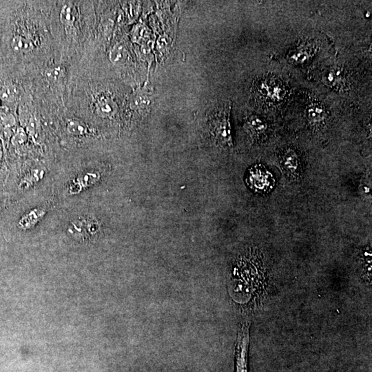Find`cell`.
Listing matches in <instances>:
<instances>
[{"label":"cell","mask_w":372,"mask_h":372,"mask_svg":"<svg viewBox=\"0 0 372 372\" xmlns=\"http://www.w3.org/2000/svg\"><path fill=\"white\" fill-rule=\"evenodd\" d=\"M232 104L227 103L208 116L206 130L208 140L222 149H232L233 142L230 123Z\"/></svg>","instance_id":"cell-1"},{"label":"cell","mask_w":372,"mask_h":372,"mask_svg":"<svg viewBox=\"0 0 372 372\" xmlns=\"http://www.w3.org/2000/svg\"><path fill=\"white\" fill-rule=\"evenodd\" d=\"M251 323L244 320L238 330L236 345V372H248L250 330Z\"/></svg>","instance_id":"cell-2"},{"label":"cell","mask_w":372,"mask_h":372,"mask_svg":"<svg viewBox=\"0 0 372 372\" xmlns=\"http://www.w3.org/2000/svg\"><path fill=\"white\" fill-rule=\"evenodd\" d=\"M272 176L267 170L260 166L254 167L250 170L248 176V184L255 190L266 191L272 183Z\"/></svg>","instance_id":"cell-3"},{"label":"cell","mask_w":372,"mask_h":372,"mask_svg":"<svg viewBox=\"0 0 372 372\" xmlns=\"http://www.w3.org/2000/svg\"><path fill=\"white\" fill-rule=\"evenodd\" d=\"M153 100L152 88L148 82L143 88L134 93L131 100V108L139 112H148Z\"/></svg>","instance_id":"cell-4"},{"label":"cell","mask_w":372,"mask_h":372,"mask_svg":"<svg viewBox=\"0 0 372 372\" xmlns=\"http://www.w3.org/2000/svg\"><path fill=\"white\" fill-rule=\"evenodd\" d=\"M283 91L284 90L281 85L275 81H265L260 83V87H259L260 95L272 101L281 100L284 94Z\"/></svg>","instance_id":"cell-5"},{"label":"cell","mask_w":372,"mask_h":372,"mask_svg":"<svg viewBox=\"0 0 372 372\" xmlns=\"http://www.w3.org/2000/svg\"><path fill=\"white\" fill-rule=\"evenodd\" d=\"M10 46L15 53L24 54L32 51L35 44L33 40L27 36L16 35L12 38Z\"/></svg>","instance_id":"cell-6"},{"label":"cell","mask_w":372,"mask_h":372,"mask_svg":"<svg viewBox=\"0 0 372 372\" xmlns=\"http://www.w3.org/2000/svg\"><path fill=\"white\" fill-rule=\"evenodd\" d=\"M307 117L311 123H320L323 122L327 117L326 109L322 104L312 103L307 107Z\"/></svg>","instance_id":"cell-7"},{"label":"cell","mask_w":372,"mask_h":372,"mask_svg":"<svg viewBox=\"0 0 372 372\" xmlns=\"http://www.w3.org/2000/svg\"><path fill=\"white\" fill-rule=\"evenodd\" d=\"M246 126L249 133L255 137H259L265 133L267 128L265 120L257 116H252L248 118Z\"/></svg>","instance_id":"cell-8"},{"label":"cell","mask_w":372,"mask_h":372,"mask_svg":"<svg viewBox=\"0 0 372 372\" xmlns=\"http://www.w3.org/2000/svg\"><path fill=\"white\" fill-rule=\"evenodd\" d=\"M312 47L308 43H302L293 51L290 60L294 63L302 64L307 62L312 57Z\"/></svg>","instance_id":"cell-9"},{"label":"cell","mask_w":372,"mask_h":372,"mask_svg":"<svg viewBox=\"0 0 372 372\" xmlns=\"http://www.w3.org/2000/svg\"><path fill=\"white\" fill-rule=\"evenodd\" d=\"M283 167L290 173H295L299 166L298 157L295 151H288L285 153L282 159Z\"/></svg>","instance_id":"cell-10"},{"label":"cell","mask_w":372,"mask_h":372,"mask_svg":"<svg viewBox=\"0 0 372 372\" xmlns=\"http://www.w3.org/2000/svg\"><path fill=\"white\" fill-rule=\"evenodd\" d=\"M76 17H77L76 10L74 5L67 3L62 7V9L61 10L60 18L64 25L69 27V26L74 24L76 20Z\"/></svg>","instance_id":"cell-11"},{"label":"cell","mask_w":372,"mask_h":372,"mask_svg":"<svg viewBox=\"0 0 372 372\" xmlns=\"http://www.w3.org/2000/svg\"><path fill=\"white\" fill-rule=\"evenodd\" d=\"M67 130L69 133L74 135H83L87 133V127L85 126L84 123L76 120L69 121Z\"/></svg>","instance_id":"cell-12"},{"label":"cell","mask_w":372,"mask_h":372,"mask_svg":"<svg viewBox=\"0 0 372 372\" xmlns=\"http://www.w3.org/2000/svg\"><path fill=\"white\" fill-rule=\"evenodd\" d=\"M95 109L97 112L102 115H108L112 111V105L107 99L102 98L97 101L95 104Z\"/></svg>","instance_id":"cell-13"},{"label":"cell","mask_w":372,"mask_h":372,"mask_svg":"<svg viewBox=\"0 0 372 372\" xmlns=\"http://www.w3.org/2000/svg\"><path fill=\"white\" fill-rule=\"evenodd\" d=\"M16 96V89L13 86L6 85L0 88V99L6 102L13 100Z\"/></svg>","instance_id":"cell-14"},{"label":"cell","mask_w":372,"mask_h":372,"mask_svg":"<svg viewBox=\"0 0 372 372\" xmlns=\"http://www.w3.org/2000/svg\"><path fill=\"white\" fill-rule=\"evenodd\" d=\"M62 75V70L60 67L52 68L47 71L46 76L50 80H57Z\"/></svg>","instance_id":"cell-15"},{"label":"cell","mask_w":372,"mask_h":372,"mask_svg":"<svg viewBox=\"0 0 372 372\" xmlns=\"http://www.w3.org/2000/svg\"><path fill=\"white\" fill-rule=\"evenodd\" d=\"M26 140H27V135L23 130L20 129L17 131L16 135L14 137L13 142L15 145H20L24 143Z\"/></svg>","instance_id":"cell-16"},{"label":"cell","mask_w":372,"mask_h":372,"mask_svg":"<svg viewBox=\"0 0 372 372\" xmlns=\"http://www.w3.org/2000/svg\"><path fill=\"white\" fill-rule=\"evenodd\" d=\"M339 74H340L339 71H331L326 76V81L331 84L336 83L337 80L339 79Z\"/></svg>","instance_id":"cell-17"}]
</instances>
